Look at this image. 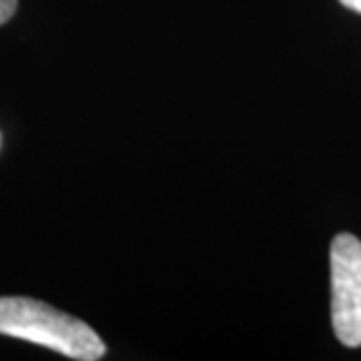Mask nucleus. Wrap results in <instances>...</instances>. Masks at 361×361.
I'll return each mask as SVG.
<instances>
[{"label": "nucleus", "instance_id": "1", "mask_svg": "<svg viewBox=\"0 0 361 361\" xmlns=\"http://www.w3.org/2000/svg\"><path fill=\"white\" fill-rule=\"evenodd\" d=\"M0 334L78 361L103 357L104 343L89 325L30 297H0Z\"/></svg>", "mask_w": 361, "mask_h": 361}, {"label": "nucleus", "instance_id": "2", "mask_svg": "<svg viewBox=\"0 0 361 361\" xmlns=\"http://www.w3.org/2000/svg\"><path fill=\"white\" fill-rule=\"evenodd\" d=\"M331 322L339 341L361 345V241L337 235L331 243Z\"/></svg>", "mask_w": 361, "mask_h": 361}, {"label": "nucleus", "instance_id": "3", "mask_svg": "<svg viewBox=\"0 0 361 361\" xmlns=\"http://www.w3.org/2000/svg\"><path fill=\"white\" fill-rule=\"evenodd\" d=\"M16 11V0H0V25H4Z\"/></svg>", "mask_w": 361, "mask_h": 361}, {"label": "nucleus", "instance_id": "4", "mask_svg": "<svg viewBox=\"0 0 361 361\" xmlns=\"http://www.w3.org/2000/svg\"><path fill=\"white\" fill-rule=\"evenodd\" d=\"M343 6H348L349 11H355L361 14V0H339Z\"/></svg>", "mask_w": 361, "mask_h": 361}]
</instances>
